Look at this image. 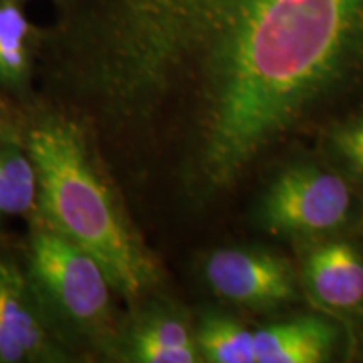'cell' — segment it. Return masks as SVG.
Returning <instances> with one entry per match:
<instances>
[{"label": "cell", "mask_w": 363, "mask_h": 363, "mask_svg": "<svg viewBox=\"0 0 363 363\" xmlns=\"http://www.w3.org/2000/svg\"><path fill=\"white\" fill-rule=\"evenodd\" d=\"M44 29L49 88L91 128L194 98L192 182L233 185L315 98L363 74V0H69Z\"/></svg>", "instance_id": "1"}, {"label": "cell", "mask_w": 363, "mask_h": 363, "mask_svg": "<svg viewBox=\"0 0 363 363\" xmlns=\"http://www.w3.org/2000/svg\"><path fill=\"white\" fill-rule=\"evenodd\" d=\"M212 291L249 308H274L296 294L291 266L283 257L256 249L214 251L203 264Z\"/></svg>", "instance_id": "6"}, {"label": "cell", "mask_w": 363, "mask_h": 363, "mask_svg": "<svg viewBox=\"0 0 363 363\" xmlns=\"http://www.w3.org/2000/svg\"><path fill=\"white\" fill-rule=\"evenodd\" d=\"M202 360L211 363H256V338L238 321L206 315L195 330Z\"/></svg>", "instance_id": "12"}, {"label": "cell", "mask_w": 363, "mask_h": 363, "mask_svg": "<svg viewBox=\"0 0 363 363\" xmlns=\"http://www.w3.org/2000/svg\"><path fill=\"white\" fill-rule=\"evenodd\" d=\"M335 145L348 162L363 172V121L340 130Z\"/></svg>", "instance_id": "13"}, {"label": "cell", "mask_w": 363, "mask_h": 363, "mask_svg": "<svg viewBox=\"0 0 363 363\" xmlns=\"http://www.w3.org/2000/svg\"><path fill=\"white\" fill-rule=\"evenodd\" d=\"M350 211V190L340 177L310 167L291 169L272 182L261 220L276 234L311 235L340 227Z\"/></svg>", "instance_id": "4"}, {"label": "cell", "mask_w": 363, "mask_h": 363, "mask_svg": "<svg viewBox=\"0 0 363 363\" xmlns=\"http://www.w3.org/2000/svg\"><path fill=\"white\" fill-rule=\"evenodd\" d=\"M22 2H27V0H22Z\"/></svg>", "instance_id": "16"}, {"label": "cell", "mask_w": 363, "mask_h": 363, "mask_svg": "<svg viewBox=\"0 0 363 363\" xmlns=\"http://www.w3.org/2000/svg\"><path fill=\"white\" fill-rule=\"evenodd\" d=\"M305 278L313 296L325 306L347 310L363 301V261L348 244L331 242L313 251Z\"/></svg>", "instance_id": "9"}, {"label": "cell", "mask_w": 363, "mask_h": 363, "mask_svg": "<svg viewBox=\"0 0 363 363\" xmlns=\"http://www.w3.org/2000/svg\"><path fill=\"white\" fill-rule=\"evenodd\" d=\"M11 120H12L11 106H9L6 96H4V93L0 91V125L6 123V121H11Z\"/></svg>", "instance_id": "14"}, {"label": "cell", "mask_w": 363, "mask_h": 363, "mask_svg": "<svg viewBox=\"0 0 363 363\" xmlns=\"http://www.w3.org/2000/svg\"><path fill=\"white\" fill-rule=\"evenodd\" d=\"M256 363H321L328 360L335 328L320 318L267 325L254 333Z\"/></svg>", "instance_id": "10"}, {"label": "cell", "mask_w": 363, "mask_h": 363, "mask_svg": "<svg viewBox=\"0 0 363 363\" xmlns=\"http://www.w3.org/2000/svg\"><path fill=\"white\" fill-rule=\"evenodd\" d=\"M52 2L56 4V7H59V6H65V4L69 2V0H52Z\"/></svg>", "instance_id": "15"}, {"label": "cell", "mask_w": 363, "mask_h": 363, "mask_svg": "<svg viewBox=\"0 0 363 363\" xmlns=\"http://www.w3.org/2000/svg\"><path fill=\"white\" fill-rule=\"evenodd\" d=\"M38 174L29 219L93 256L118 296L133 303L160 279L157 261L136 233L89 126L66 108H44L24 125Z\"/></svg>", "instance_id": "2"}, {"label": "cell", "mask_w": 363, "mask_h": 363, "mask_svg": "<svg viewBox=\"0 0 363 363\" xmlns=\"http://www.w3.org/2000/svg\"><path fill=\"white\" fill-rule=\"evenodd\" d=\"M38 202V174L24 133L13 120L0 125V222L30 217Z\"/></svg>", "instance_id": "11"}, {"label": "cell", "mask_w": 363, "mask_h": 363, "mask_svg": "<svg viewBox=\"0 0 363 363\" xmlns=\"http://www.w3.org/2000/svg\"><path fill=\"white\" fill-rule=\"evenodd\" d=\"M118 358L135 363H195L201 362L195 333L187 321L174 311H145L121 330Z\"/></svg>", "instance_id": "7"}, {"label": "cell", "mask_w": 363, "mask_h": 363, "mask_svg": "<svg viewBox=\"0 0 363 363\" xmlns=\"http://www.w3.org/2000/svg\"><path fill=\"white\" fill-rule=\"evenodd\" d=\"M29 222L24 271L52 333L74 355L116 357L123 325L106 271L49 227Z\"/></svg>", "instance_id": "3"}, {"label": "cell", "mask_w": 363, "mask_h": 363, "mask_svg": "<svg viewBox=\"0 0 363 363\" xmlns=\"http://www.w3.org/2000/svg\"><path fill=\"white\" fill-rule=\"evenodd\" d=\"M22 0H0V91L22 93L38 74L43 29L27 16Z\"/></svg>", "instance_id": "8"}, {"label": "cell", "mask_w": 363, "mask_h": 363, "mask_svg": "<svg viewBox=\"0 0 363 363\" xmlns=\"http://www.w3.org/2000/svg\"><path fill=\"white\" fill-rule=\"evenodd\" d=\"M40 310L24 267L0 257V363L74 360Z\"/></svg>", "instance_id": "5"}]
</instances>
